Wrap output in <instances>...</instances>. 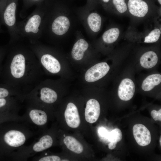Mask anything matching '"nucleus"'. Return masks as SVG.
Here are the masks:
<instances>
[{"label":"nucleus","mask_w":161,"mask_h":161,"mask_svg":"<svg viewBox=\"0 0 161 161\" xmlns=\"http://www.w3.org/2000/svg\"><path fill=\"white\" fill-rule=\"evenodd\" d=\"M43 14L41 5H39L24 20L17 22L19 41L26 40L32 43L38 41L42 35Z\"/></svg>","instance_id":"f03ea898"},{"label":"nucleus","mask_w":161,"mask_h":161,"mask_svg":"<svg viewBox=\"0 0 161 161\" xmlns=\"http://www.w3.org/2000/svg\"><path fill=\"white\" fill-rule=\"evenodd\" d=\"M161 137H160V141H159L160 143V145H161Z\"/></svg>","instance_id":"7c9ffc66"},{"label":"nucleus","mask_w":161,"mask_h":161,"mask_svg":"<svg viewBox=\"0 0 161 161\" xmlns=\"http://www.w3.org/2000/svg\"><path fill=\"white\" fill-rule=\"evenodd\" d=\"M100 130H99V134L100 135H101L103 137H106V136H107V138H108V136L107 134V133L106 131V130L105 129H103V128L100 129Z\"/></svg>","instance_id":"cd10ccee"},{"label":"nucleus","mask_w":161,"mask_h":161,"mask_svg":"<svg viewBox=\"0 0 161 161\" xmlns=\"http://www.w3.org/2000/svg\"><path fill=\"white\" fill-rule=\"evenodd\" d=\"M64 142L68 149L74 153L79 154L83 151V145L78 140L72 137H65L64 139Z\"/></svg>","instance_id":"dca6fc26"},{"label":"nucleus","mask_w":161,"mask_h":161,"mask_svg":"<svg viewBox=\"0 0 161 161\" xmlns=\"http://www.w3.org/2000/svg\"><path fill=\"white\" fill-rule=\"evenodd\" d=\"M135 86L133 81L128 78L123 79L119 86L118 91L119 98L124 101L131 99L134 96Z\"/></svg>","instance_id":"0eeeda50"},{"label":"nucleus","mask_w":161,"mask_h":161,"mask_svg":"<svg viewBox=\"0 0 161 161\" xmlns=\"http://www.w3.org/2000/svg\"><path fill=\"white\" fill-rule=\"evenodd\" d=\"M133 131L134 139L139 145L144 146L150 143V132L145 126L141 124H136L134 126Z\"/></svg>","instance_id":"423d86ee"},{"label":"nucleus","mask_w":161,"mask_h":161,"mask_svg":"<svg viewBox=\"0 0 161 161\" xmlns=\"http://www.w3.org/2000/svg\"><path fill=\"white\" fill-rule=\"evenodd\" d=\"M1 31V30L0 29V31Z\"/></svg>","instance_id":"473e14b6"},{"label":"nucleus","mask_w":161,"mask_h":161,"mask_svg":"<svg viewBox=\"0 0 161 161\" xmlns=\"http://www.w3.org/2000/svg\"><path fill=\"white\" fill-rule=\"evenodd\" d=\"M161 34V29L155 28L150 31L143 37V42L153 43L157 42L159 39Z\"/></svg>","instance_id":"aec40b11"},{"label":"nucleus","mask_w":161,"mask_h":161,"mask_svg":"<svg viewBox=\"0 0 161 161\" xmlns=\"http://www.w3.org/2000/svg\"><path fill=\"white\" fill-rule=\"evenodd\" d=\"M70 23L68 18L64 16H59L52 21L50 30L52 33L57 36L65 34L68 30Z\"/></svg>","instance_id":"9d476101"},{"label":"nucleus","mask_w":161,"mask_h":161,"mask_svg":"<svg viewBox=\"0 0 161 161\" xmlns=\"http://www.w3.org/2000/svg\"><path fill=\"white\" fill-rule=\"evenodd\" d=\"M109 69V66L106 62L97 64L87 70L85 75V79L89 82L98 80L104 76Z\"/></svg>","instance_id":"20e7f679"},{"label":"nucleus","mask_w":161,"mask_h":161,"mask_svg":"<svg viewBox=\"0 0 161 161\" xmlns=\"http://www.w3.org/2000/svg\"><path fill=\"white\" fill-rule=\"evenodd\" d=\"M43 0H22L23 7L21 10L22 13L25 12L28 9L34 5L37 6L41 5Z\"/></svg>","instance_id":"5701e85b"},{"label":"nucleus","mask_w":161,"mask_h":161,"mask_svg":"<svg viewBox=\"0 0 161 161\" xmlns=\"http://www.w3.org/2000/svg\"><path fill=\"white\" fill-rule=\"evenodd\" d=\"M151 115L155 121L161 120V109L158 111L153 110L151 112Z\"/></svg>","instance_id":"393cba45"},{"label":"nucleus","mask_w":161,"mask_h":161,"mask_svg":"<svg viewBox=\"0 0 161 161\" xmlns=\"http://www.w3.org/2000/svg\"><path fill=\"white\" fill-rule=\"evenodd\" d=\"M29 116L32 122L37 125H44L47 122V115L43 110L37 109H32L29 112Z\"/></svg>","instance_id":"2eb2a0df"},{"label":"nucleus","mask_w":161,"mask_h":161,"mask_svg":"<svg viewBox=\"0 0 161 161\" xmlns=\"http://www.w3.org/2000/svg\"><path fill=\"white\" fill-rule=\"evenodd\" d=\"M18 0H7L0 16L7 27L10 36L9 44L19 41L17 29L16 11Z\"/></svg>","instance_id":"7ed1b4c3"},{"label":"nucleus","mask_w":161,"mask_h":161,"mask_svg":"<svg viewBox=\"0 0 161 161\" xmlns=\"http://www.w3.org/2000/svg\"><path fill=\"white\" fill-rule=\"evenodd\" d=\"M122 138V134L121 130L119 129L115 128L109 133L108 139L110 142L115 144L120 142Z\"/></svg>","instance_id":"412c9836"},{"label":"nucleus","mask_w":161,"mask_h":161,"mask_svg":"<svg viewBox=\"0 0 161 161\" xmlns=\"http://www.w3.org/2000/svg\"><path fill=\"white\" fill-rule=\"evenodd\" d=\"M64 117L67 125L70 127L76 128L80 125V120L78 110L73 103L68 104L64 112Z\"/></svg>","instance_id":"1a4fd4ad"},{"label":"nucleus","mask_w":161,"mask_h":161,"mask_svg":"<svg viewBox=\"0 0 161 161\" xmlns=\"http://www.w3.org/2000/svg\"><path fill=\"white\" fill-rule=\"evenodd\" d=\"M120 34V31L118 28L112 27L104 32L102 36V39L106 43L112 44L118 39Z\"/></svg>","instance_id":"a211bd4d"},{"label":"nucleus","mask_w":161,"mask_h":161,"mask_svg":"<svg viewBox=\"0 0 161 161\" xmlns=\"http://www.w3.org/2000/svg\"><path fill=\"white\" fill-rule=\"evenodd\" d=\"M100 113V107L98 101L92 99L88 100L85 109V115L87 122L93 123L98 119Z\"/></svg>","instance_id":"6e6552de"},{"label":"nucleus","mask_w":161,"mask_h":161,"mask_svg":"<svg viewBox=\"0 0 161 161\" xmlns=\"http://www.w3.org/2000/svg\"><path fill=\"white\" fill-rule=\"evenodd\" d=\"M4 140L10 146L17 147L23 145L25 142L26 137L21 132L12 130L7 132L4 135Z\"/></svg>","instance_id":"9b49d317"},{"label":"nucleus","mask_w":161,"mask_h":161,"mask_svg":"<svg viewBox=\"0 0 161 161\" xmlns=\"http://www.w3.org/2000/svg\"><path fill=\"white\" fill-rule=\"evenodd\" d=\"M87 22L90 28L93 32H97L100 30L102 19L98 13H91L88 17Z\"/></svg>","instance_id":"6ab92c4d"},{"label":"nucleus","mask_w":161,"mask_h":161,"mask_svg":"<svg viewBox=\"0 0 161 161\" xmlns=\"http://www.w3.org/2000/svg\"><path fill=\"white\" fill-rule=\"evenodd\" d=\"M62 161H68V160H62Z\"/></svg>","instance_id":"2f4dec72"},{"label":"nucleus","mask_w":161,"mask_h":161,"mask_svg":"<svg viewBox=\"0 0 161 161\" xmlns=\"http://www.w3.org/2000/svg\"><path fill=\"white\" fill-rule=\"evenodd\" d=\"M158 1L159 4L161 5V0H158Z\"/></svg>","instance_id":"c756f323"},{"label":"nucleus","mask_w":161,"mask_h":161,"mask_svg":"<svg viewBox=\"0 0 161 161\" xmlns=\"http://www.w3.org/2000/svg\"><path fill=\"white\" fill-rule=\"evenodd\" d=\"M7 0H0V17L5 7Z\"/></svg>","instance_id":"bb28decb"},{"label":"nucleus","mask_w":161,"mask_h":161,"mask_svg":"<svg viewBox=\"0 0 161 161\" xmlns=\"http://www.w3.org/2000/svg\"><path fill=\"white\" fill-rule=\"evenodd\" d=\"M88 47V43L84 39H81L78 40L74 44L71 51L73 58L77 61L81 60Z\"/></svg>","instance_id":"f8f14e48"},{"label":"nucleus","mask_w":161,"mask_h":161,"mask_svg":"<svg viewBox=\"0 0 161 161\" xmlns=\"http://www.w3.org/2000/svg\"><path fill=\"white\" fill-rule=\"evenodd\" d=\"M127 7L129 13L137 18H144L148 13V4L143 0H129Z\"/></svg>","instance_id":"39448f33"},{"label":"nucleus","mask_w":161,"mask_h":161,"mask_svg":"<svg viewBox=\"0 0 161 161\" xmlns=\"http://www.w3.org/2000/svg\"><path fill=\"white\" fill-rule=\"evenodd\" d=\"M61 160L59 157L57 156L52 155L46 156L41 158L39 161H60Z\"/></svg>","instance_id":"b1692460"},{"label":"nucleus","mask_w":161,"mask_h":161,"mask_svg":"<svg viewBox=\"0 0 161 161\" xmlns=\"http://www.w3.org/2000/svg\"><path fill=\"white\" fill-rule=\"evenodd\" d=\"M105 3H107L108 2L109 0H102Z\"/></svg>","instance_id":"c85d7f7f"},{"label":"nucleus","mask_w":161,"mask_h":161,"mask_svg":"<svg viewBox=\"0 0 161 161\" xmlns=\"http://www.w3.org/2000/svg\"><path fill=\"white\" fill-rule=\"evenodd\" d=\"M12 100L11 99V100H9L8 101L6 98H0V108L6 106L8 103L10 102Z\"/></svg>","instance_id":"a878e982"},{"label":"nucleus","mask_w":161,"mask_h":161,"mask_svg":"<svg viewBox=\"0 0 161 161\" xmlns=\"http://www.w3.org/2000/svg\"><path fill=\"white\" fill-rule=\"evenodd\" d=\"M161 82V75L154 74L147 76L143 81L142 84V89L145 91L151 90L154 87L160 84Z\"/></svg>","instance_id":"4468645a"},{"label":"nucleus","mask_w":161,"mask_h":161,"mask_svg":"<svg viewBox=\"0 0 161 161\" xmlns=\"http://www.w3.org/2000/svg\"><path fill=\"white\" fill-rule=\"evenodd\" d=\"M158 58L154 52L150 51L144 53L141 57L140 63L143 67L149 69L154 66L157 63Z\"/></svg>","instance_id":"ddd939ff"},{"label":"nucleus","mask_w":161,"mask_h":161,"mask_svg":"<svg viewBox=\"0 0 161 161\" xmlns=\"http://www.w3.org/2000/svg\"><path fill=\"white\" fill-rule=\"evenodd\" d=\"M113 4L118 13L123 14L128 10L125 0H113Z\"/></svg>","instance_id":"4be33fe9"},{"label":"nucleus","mask_w":161,"mask_h":161,"mask_svg":"<svg viewBox=\"0 0 161 161\" xmlns=\"http://www.w3.org/2000/svg\"><path fill=\"white\" fill-rule=\"evenodd\" d=\"M52 143V137L49 135H45L42 137L38 141L34 144L33 149L36 152H41L50 147Z\"/></svg>","instance_id":"f3484780"},{"label":"nucleus","mask_w":161,"mask_h":161,"mask_svg":"<svg viewBox=\"0 0 161 161\" xmlns=\"http://www.w3.org/2000/svg\"><path fill=\"white\" fill-rule=\"evenodd\" d=\"M41 66L28 44L18 41L9 44L5 68L7 84L23 96L40 82Z\"/></svg>","instance_id":"f257e3e1"}]
</instances>
